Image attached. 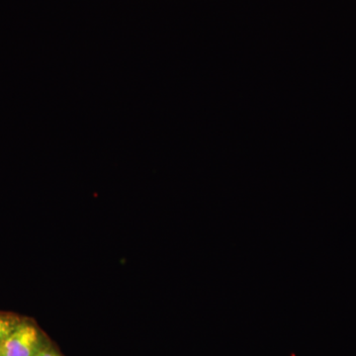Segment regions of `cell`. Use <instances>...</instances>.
I'll list each match as a JSON object with an SVG mask.
<instances>
[{
  "instance_id": "3957f363",
  "label": "cell",
  "mask_w": 356,
  "mask_h": 356,
  "mask_svg": "<svg viewBox=\"0 0 356 356\" xmlns=\"http://www.w3.org/2000/svg\"><path fill=\"white\" fill-rule=\"evenodd\" d=\"M36 356H60V355H58L57 353H56L55 350H51V348H44L43 350L41 351V353H39L38 355Z\"/></svg>"
},
{
  "instance_id": "7a4b0ae2",
  "label": "cell",
  "mask_w": 356,
  "mask_h": 356,
  "mask_svg": "<svg viewBox=\"0 0 356 356\" xmlns=\"http://www.w3.org/2000/svg\"><path fill=\"white\" fill-rule=\"evenodd\" d=\"M22 322L23 321L16 316L0 314V346L6 341L7 337L22 324Z\"/></svg>"
},
{
  "instance_id": "6da1fadb",
  "label": "cell",
  "mask_w": 356,
  "mask_h": 356,
  "mask_svg": "<svg viewBox=\"0 0 356 356\" xmlns=\"http://www.w3.org/2000/svg\"><path fill=\"white\" fill-rule=\"evenodd\" d=\"M46 348L39 330L22 322L0 346V356H36Z\"/></svg>"
}]
</instances>
